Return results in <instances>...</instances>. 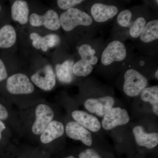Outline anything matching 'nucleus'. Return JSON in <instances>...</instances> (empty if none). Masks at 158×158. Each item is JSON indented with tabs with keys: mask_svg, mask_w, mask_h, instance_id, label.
Returning a JSON list of instances; mask_svg holds the SVG:
<instances>
[{
	"mask_svg": "<svg viewBox=\"0 0 158 158\" xmlns=\"http://www.w3.org/2000/svg\"><path fill=\"white\" fill-rule=\"evenodd\" d=\"M132 12L129 9H124L118 14L117 23L122 27L129 28L132 22Z\"/></svg>",
	"mask_w": 158,
	"mask_h": 158,
	"instance_id": "nucleus-24",
	"label": "nucleus"
},
{
	"mask_svg": "<svg viewBox=\"0 0 158 158\" xmlns=\"http://www.w3.org/2000/svg\"><path fill=\"white\" fill-rule=\"evenodd\" d=\"M64 158H76L75 157H74L73 156H69L66 157H65Z\"/></svg>",
	"mask_w": 158,
	"mask_h": 158,
	"instance_id": "nucleus-31",
	"label": "nucleus"
},
{
	"mask_svg": "<svg viewBox=\"0 0 158 158\" xmlns=\"http://www.w3.org/2000/svg\"><path fill=\"white\" fill-rule=\"evenodd\" d=\"M36 120L32 126V131L36 135H41L47 127L52 121L53 111L45 104H40L35 110Z\"/></svg>",
	"mask_w": 158,
	"mask_h": 158,
	"instance_id": "nucleus-6",
	"label": "nucleus"
},
{
	"mask_svg": "<svg viewBox=\"0 0 158 158\" xmlns=\"http://www.w3.org/2000/svg\"><path fill=\"white\" fill-rule=\"evenodd\" d=\"M115 100L112 97L106 96L96 98H89L85 102V108L89 112L99 116H104L113 108Z\"/></svg>",
	"mask_w": 158,
	"mask_h": 158,
	"instance_id": "nucleus-9",
	"label": "nucleus"
},
{
	"mask_svg": "<svg viewBox=\"0 0 158 158\" xmlns=\"http://www.w3.org/2000/svg\"><path fill=\"white\" fill-rule=\"evenodd\" d=\"M79 156V158H102L96 151L90 148L82 152Z\"/></svg>",
	"mask_w": 158,
	"mask_h": 158,
	"instance_id": "nucleus-26",
	"label": "nucleus"
},
{
	"mask_svg": "<svg viewBox=\"0 0 158 158\" xmlns=\"http://www.w3.org/2000/svg\"><path fill=\"white\" fill-rule=\"evenodd\" d=\"M118 13V7L114 5L96 3L93 4L90 8L91 17L98 23L106 22L115 17Z\"/></svg>",
	"mask_w": 158,
	"mask_h": 158,
	"instance_id": "nucleus-10",
	"label": "nucleus"
},
{
	"mask_svg": "<svg viewBox=\"0 0 158 158\" xmlns=\"http://www.w3.org/2000/svg\"><path fill=\"white\" fill-rule=\"evenodd\" d=\"M137 144L139 146L144 147L148 149H152L158 144V134L156 132H145L144 128L141 126H137L133 130Z\"/></svg>",
	"mask_w": 158,
	"mask_h": 158,
	"instance_id": "nucleus-12",
	"label": "nucleus"
},
{
	"mask_svg": "<svg viewBox=\"0 0 158 158\" xmlns=\"http://www.w3.org/2000/svg\"><path fill=\"white\" fill-rule=\"evenodd\" d=\"M29 8L26 1L17 0L15 1L11 8L12 19L18 22L20 24H27L29 21Z\"/></svg>",
	"mask_w": 158,
	"mask_h": 158,
	"instance_id": "nucleus-16",
	"label": "nucleus"
},
{
	"mask_svg": "<svg viewBox=\"0 0 158 158\" xmlns=\"http://www.w3.org/2000/svg\"><path fill=\"white\" fill-rule=\"evenodd\" d=\"M9 116V113L6 108L0 103V119L5 120Z\"/></svg>",
	"mask_w": 158,
	"mask_h": 158,
	"instance_id": "nucleus-28",
	"label": "nucleus"
},
{
	"mask_svg": "<svg viewBox=\"0 0 158 158\" xmlns=\"http://www.w3.org/2000/svg\"><path fill=\"white\" fill-rule=\"evenodd\" d=\"M6 88L9 93L13 94H30L34 90V85L29 78L22 73H16L8 78Z\"/></svg>",
	"mask_w": 158,
	"mask_h": 158,
	"instance_id": "nucleus-4",
	"label": "nucleus"
},
{
	"mask_svg": "<svg viewBox=\"0 0 158 158\" xmlns=\"http://www.w3.org/2000/svg\"><path fill=\"white\" fill-rule=\"evenodd\" d=\"M59 20L61 27L66 32L73 31L79 26H90L93 22L92 17L87 12L74 8L63 12Z\"/></svg>",
	"mask_w": 158,
	"mask_h": 158,
	"instance_id": "nucleus-1",
	"label": "nucleus"
},
{
	"mask_svg": "<svg viewBox=\"0 0 158 158\" xmlns=\"http://www.w3.org/2000/svg\"><path fill=\"white\" fill-rule=\"evenodd\" d=\"M29 22L33 27L44 26L52 31H57L61 27L59 15L52 9L48 10L43 15L32 13L29 18Z\"/></svg>",
	"mask_w": 158,
	"mask_h": 158,
	"instance_id": "nucleus-5",
	"label": "nucleus"
},
{
	"mask_svg": "<svg viewBox=\"0 0 158 158\" xmlns=\"http://www.w3.org/2000/svg\"><path fill=\"white\" fill-rule=\"evenodd\" d=\"M130 121L127 111L119 107L113 108L104 116L102 125L106 130L113 129L118 126L127 124Z\"/></svg>",
	"mask_w": 158,
	"mask_h": 158,
	"instance_id": "nucleus-7",
	"label": "nucleus"
},
{
	"mask_svg": "<svg viewBox=\"0 0 158 158\" xmlns=\"http://www.w3.org/2000/svg\"><path fill=\"white\" fill-rule=\"evenodd\" d=\"M141 42L149 44L158 39V20H152L147 23L139 37Z\"/></svg>",
	"mask_w": 158,
	"mask_h": 158,
	"instance_id": "nucleus-18",
	"label": "nucleus"
},
{
	"mask_svg": "<svg viewBox=\"0 0 158 158\" xmlns=\"http://www.w3.org/2000/svg\"><path fill=\"white\" fill-rule=\"evenodd\" d=\"M1 11V5H0V11Z\"/></svg>",
	"mask_w": 158,
	"mask_h": 158,
	"instance_id": "nucleus-32",
	"label": "nucleus"
},
{
	"mask_svg": "<svg viewBox=\"0 0 158 158\" xmlns=\"http://www.w3.org/2000/svg\"><path fill=\"white\" fill-rule=\"evenodd\" d=\"M30 37L32 40L33 46L37 49H41L44 52H46L49 48L56 46L60 42L59 36L55 34H48L42 37L37 33H32Z\"/></svg>",
	"mask_w": 158,
	"mask_h": 158,
	"instance_id": "nucleus-14",
	"label": "nucleus"
},
{
	"mask_svg": "<svg viewBox=\"0 0 158 158\" xmlns=\"http://www.w3.org/2000/svg\"><path fill=\"white\" fill-rule=\"evenodd\" d=\"M72 116L76 122L91 131L96 132L100 129L101 127L100 123L93 115L84 111L75 110L72 113Z\"/></svg>",
	"mask_w": 158,
	"mask_h": 158,
	"instance_id": "nucleus-13",
	"label": "nucleus"
},
{
	"mask_svg": "<svg viewBox=\"0 0 158 158\" xmlns=\"http://www.w3.org/2000/svg\"><path fill=\"white\" fill-rule=\"evenodd\" d=\"M127 55V49L124 44L119 40H113L103 51L101 62L104 66H109L115 62L124 61Z\"/></svg>",
	"mask_w": 158,
	"mask_h": 158,
	"instance_id": "nucleus-3",
	"label": "nucleus"
},
{
	"mask_svg": "<svg viewBox=\"0 0 158 158\" xmlns=\"http://www.w3.org/2000/svg\"><path fill=\"white\" fill-rule=\"evenodd\" d=\"M93 70V65L89 62L82 59L74 64L73 67V72L79 77H86L89 75Z\"/></svg>",
	"mask_w": 158,
	"mask_h": 158,
	"instance_id": "nucleus-22",
	"label": "nucleus"
},
{
	"mask_svg": "<svg viewBox=\"0 0 158 158\" xmlns=\"http://www.w3.org/2000/svg\"><path fill=\"white\" fill-rule=\"evenodd\" d=\"M147 23L146 19L143 16H139L132 21L129 28L130 37L134 39L138 38Z\"/></svg>",
	"mask_w": 158,
	"mask_h": 158,
	"instance_id": "nucleus-23",
	"label": "nucleus"
},
{
	"mask_svg": "<svg viewBox=\"0 0 158 158\" xmlns=\"http://www.w3.org/2000/svg\"><path fill=\"white\" fill-rule=\"evenodd\" d=\"M123 89L128 96H138L147 88L148 81L146 77L134 69H128L124 75Z\"/></svg>",
	"mask_w": 158,
	"mask_h": 158,
	"instance_id": "nucleus-2",
	"label": "nucleus"
},
{
	"mask_svg": "<svg viewBox=\"0 0 158 158\" xmlns=\"http://www.w3.org/2000/svg\"><path fill=\"white\" fill-rule=\"evenodd\" d=\"M68 137L75 140H80L87 146L92 144V138L90 132L76 122L68 123L65 127Z\"/></svg>",
	"mask_w": 158,
	"mask_h": 158,
	"instance_id": "nucleus-11",
	"label": "nucleus"
},
{
	"mask_svg": "<svg viewBox=\"0 0 158 158\" xmlns=\"http://www.w3.org/2000/svg\"><path fill=\"white\" fill-rule=\"evenodd\" d=\"M6 128L5 124L0 119V140L2 138V132Z\"/></svg>",
	"mask_w": 158,
	"mask_h": 158,
	"instance_id": "nucleus-29",
	"label": "nucleus"
},
{
	"mask_svg": "<svg viewBox=\"0 0 158 158\" xmlns=\"http://www.w3.org/2000/svg\"><path fill=\"white\" fill-rule=\"evenodd\" d=\"M64 127L60 122L52 121L47 127L40 136V141L43 144H48L63 135Z\"/></svg>",
	"mask_w": 158,
	"mask_h": 158,
	"instance_id": "nucleus-15",
	"label": "nucleus"
},
{
	"mask_svg": "<svg viewBox=\"0 0 158 158\" xmlns=\"http://www.w3.org/2000/svg\"><path fill=\"white\" fill-rule=\"evenodd\" d=\"M155 77L157 79H158V70L157 69L155 73Z\"/></svg>",
	"mask_w": 158,
	"mask_h": 158,
	"instance_id": "nucleus-30",
	"label": "nucleus"
},
{
	"mask_svg": "<svg viewBox=\"0 0 158 158\" xmlns=\"http://www.w3.org/2000/svg\"><path fill=\"white\" fill-rule=\"evenodd\" d=\"M32 81L43 90L49 91L56 84V76L51 65H48L34 73L31 77Z\"/></svg>",
	"mask_w": 158,
	"mask_h": 158,
	"instance_id": "nucleus-8",
	"label": "nucleus"
},
{
	"mask_svg": "<svg viewBox=\"0 0 158 158\" xmlns=\"http://www.w3.org/2000/svg\"><path fill=\"white\" fill-rule=\"evenodd\" d=\"M83 2L84 1L82 0H58L57 3L60 9L67 10Z\"/></svg>",
	"mask_w": 158,
	"mask_h": 158,
	"instance_id": "nucleus-25",
	"label": "nucleus"
},
{
	"mask_svg": "<svg viewBox=\"0 0 158 158\" xmlns=\"http://www.w3.org/2000/svg\"><path fill=\"white\" fill-rule=\"evenodd\" d=\"M8 77L6 66L3 61L0 59V82L6 80Z\"/></svg>",
	"mask_w": 158,
	"mask_h": 158,
	"instance_id": "nucleus-27",
	"label": "nucleus"
},
{
	"mask_svg": "<svg viewBox=\"0 0 158 158\" xmlns=\"http://www.w3.org/2000/svg\"><path fill=\"white\" fill-rule=\"evenodd\" d=\"M16 40V32L12 26L6 25L0 29V48H11Z\"/></svg>",
	"mask_w": 158,
	"mask_h": 158,
	"instance_id": "nucleus-19",
	"label": "nucleus"
},
{
	"mask_svg": "<svg viewBox=\"0 0 158 158\" xmlns=\"http://www.w3.org/2000/svg\"><path fill=\"white\" fill-rule=\"evenodd\" d=\"M73 65V61L68 59L65 60L62 64H58L56 65V74L57 78L60 82L68 84L72 81Z\"/></svg>",
	"mask_w": 158,
	"mask_h": 158,
	"instance_id": "nucleus-17",
	"label": "nucleus"
},
{
	"mask_svg": "<svg viewBox=\"0 0 158 158\" xmlns=\"http://www.w3.org/2000/svg\"><path fill=\"white\" fill-rule=\"evenodd\" d=\"M141 100L152 105V110L156 115H158V87L157 85L146 88L141 94Z\"/></svg>",
	"mask_w": 158,
	"mask_h": 158,
	"instance_id": "nucleus-20",
	"label": "nucleus"
},
{
	"mask_svg": "<svg viewBox=\"0 0 158 158\" xmlns=\"http://www.w3.org/2000/svg\"><path fill=\"white\" fill-rule=\"evenodd\" d=\"M78 52L81 59L87 61L92 65H96L98 57L95 56L96 51L89 44H83L79 47Z\"/></svg>",
	"mask_w": 158,
	"mask_h": 158,
	"instance_id": "nucleus-21",
	"label": "nucleus"
}]
</instances>
